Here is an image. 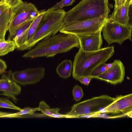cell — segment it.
<instances>
[{"label": "cell", "mask_w": 132, "mask_h": 132, "mask_svg": "<svg viewBox=\"0 0 132 132\" xmlns=\"http://www.w3.org/2000/svg\"><path fill=\"white\" fill-rule=\"evenodd\" d=\"M9 113L0 111V118H5Z\"/></svg>", "instance_id": "obj_32"}, {"label": "cell", "mask_w": 132, "mask_h": 132, "mask_svg": "<svg viewBox=\"0 0 132 132\" xmlns=\"http://www.w3.org/2000/svg\"><path fill=\"white\" fill-rule=\"evenodd\" d=\"M46 12L45 10H40L39 13L28 28L14 41L16 48L26 43L32 37L36 32L42 18Z\"/></svg>", "instance_id": "obj_15"}, {"label": "cell", "mask_w": 132, "mask_h": 132, "mask_svg": "<svg viewBox=\"0 0 132 132\" xmlns=\"http://www.w3.org/2000/svg\"><path fill=\"white\" fill-rule=\"evenodd\" d=\"M45 72L43 67L28 68L13 72L11 77L17 83L25 85L39 81L44 77Z\"/></svg>", "instance_id": "obj_9"}, {"label": "cell", "mask_w": 132, "mask_h": 132, "mask_svg": "<svg viewBox=\"0 0 132 132\" xmlns=\"http://www.w3.org/2000/svg\"><path fill=\"white\" fill-rule=\"evenodd\" d=\"M72 92L74 99L77 102L79 101L84 96L82 87L77 85L73 87Z\"/></svg>", "instance_id": "obj_24"}, {"label": "cell", "mask_w": 132, "mask_h": 132, "mask_svg": "<svg viewBox=\"0 0 132 132\" xmlns=\"http://www.w3.org/2000/svg\"><path fill=\"white\" fill-rule=\"evenodd\" d=\"M114 53L113 45L92 51H84L79 48L73 62V78L78 80L81 77H91L94 68L101 63H105Z\"/></svg>", "instance_id": "obj_2"}, {"label": "cell", "mask_w": 132, "mask_h": 132, "mask_svg": "<svg viewBox=\"0 0 132 132\" xmlns=\"http://www.w3.org/2000/svg\"><path fill=\"white\" fill-rule=\"evenodd\" d=\"M108 21V18L104 17L87 20L63 25L59 32L76 36L91 34L102 31Z\"/></svg>", "instance_id": "obj_7"}, {"label": "cell", "mask_w": 132, "mask_h": 132, "mask_svg": "<svg viewBox=\"0 0 132 132\" xmlns=\"http://www.w3.org/2000/svg\"><path fill=\"white\" fill-rule=\"evenodd\" d=\"M132 25L109 21L102 30L104 39L108 45L116 43L121 45L127 39L131 41Z\"/></svg>", "instance_id": "obj_8"}, {"label": "cell", "mask_w": 132, "mask_h": 132, "mask_svg": "<svg viewBox=\"0 0 132 132\" xmlns=\"http://www.w3.org/2000/svg\"><path fill=\"white\" fill-rule=\"evenodd\" d=\"M7 68V66L5 62L0 59V74L4 73Z\"/></svg>", "instance_id": "obj_28"}, {"label": "cell", "mask_w": 132, "mask_h": 132, "mask_svg": "<svg viewBox=\"0 0 132 132\" xmlns=\"http://www.w3.org/2000/svg\"><path fill=\"white\" fill-rule=\"evenodd\" d=\"M11 17L10 9H7L0 16V41H4L7 31L8 30Z\"/></svg>", "instance_id": "obj_16"}, {"label": "cell", "mask_w": 132, "mask_h": 132, "mask_svg": "<svg viewBox=\"0 0 132 132\" xmlns=\"http://www.w3.org/2000/svg\"><path fill=\"white\" fill-rule=\"evenodd\" d=\"M113 64V62L112 63L106 64L105 67L106 70L111 68Z\"/></svg>", "instance_id": "obj_33"}, {"label": "cell", "mask_w": 132, "mask_h": 132, "mask_svg": "<svg viewBox=\"0 0 132 132\" xmlns=\"http://www.w3.org/2000/svg\"><path fill=\"white\" fill-rule=\"evenodd\" d=\"M115 99L106 95L93 97L74 105L66 114L71 118H77L104 113L105 109Z\"/></svg>", "instance_id": "obj_5"}, {"label": "cell", "mask_w": 132, "mask_h": 132, "mask_svg": "<svg viewBox=\"0 0 132 132\" xmlns=\"http://www.w3.org/2000/svg\"><path fill=\"white\" fill-rule=\"evenodd\" d=\"M0 108L9 109L19 111L22 109L14 104L8 98L0 97Z\"/></svg>", "instance_id": "obj_22"}, {"label": "cell", "mask_w": 132, "mask_h": 132, "mask_svg": "<svg viewBox=\"0 0 132 132\" xmlns=\"http://www.w3.org/2000/svg\"><path fill=\"white\" fill-rule=\"evenodd\" d=\"M10 11L11 17L7 39L9 40H11L12 36L19 26L26 21L35 18L40 12L34 4L25 2H23L16 7L10 9Z\"/></svg>", "instance_id": "obj_6"}, {"label": "cell", "mask_w": 132, "mask_h": 132, "mask_svg": "<svg viewBox=\"0 0 132 132\" xmlns=\"http://www.w3.org/2000/svg\"><path fill=\"white\" fill-rule=\"evenodd\" d=\"M22 1L21 0H3V3L10 9L18 5Z\"/></svg>", "instance_id": "obj_26"}, {"label": "cell", "mask_w": 132, "mask_h": 132, "mask_svg": "<svg viewBox=\"0 0 132 132\" xmlns=\"http://www.w3.org/2000/svg\"><path fill=\"white\" fill-rule=\"evenodd\" d=\"M115 2L114 6H118L125 4L128 0H113Z\"/></svg>", "instance_id": "obj_30"}, {"label": "cell", "mask_w": 132, "mask_h": 132, "mask_svg": "<svg viewBox=\"0 0 132 132\" xmlns=\"http://www.w3.org/2000/svg\"><path fill=\"white\" fill-rule=\"evenodd\" d=\"M65 13L63 9L46 11L35 33L27 42L17 48V50L23 51L29 49L43 39L56 34L63 26Z\"/></svg>", "instance_id": "obj_4"}, {"label": "cell", "mask_w": 132, "mask_h": 132, "mask_svg": "<svg viewBox=\"0 0 132 132\" xmlns=\"http://www.w3.org/2000/svg\"><path fill=\"white\" fill-rule=\"evenodd\" d=\"M39 111H40L45 116L50 117L52 114L59 112L60 110L59 108H57L52 109L44 101L40 102L38 107Z\"/></svg>", "instance_id": "obj_20"}, {"label": "cell", "mask_w": 132, "mask_h": 132, "mask_svg": "<svg viewBox=\"0 0 132 132\" xmlns=\"http://www.w3.org/2000/svg\"><path fill=\"white\" fill-rule=\"evenodd\" d=\"M11 71L8 74H3L0 79V94L12 99L16 103L18 99L16 96L19 95L21 91V87L11 77Z\"/></svg>", "instance_id": "obj_11"}, {"label": "cell", "mask_w": 132, "mask_h": 132, "mask_svg": "<svg viewBox=\"0 0 132 132\" xmlns=\"http://www.w3.org/2000/svg\"><path fill=\"white\" fill-rule=\"evenodd\" d=\"M8 8L9 7L3 2L0 4V16L3 12Z\"/></svg>", "instance_id": "obj_31"}, {"label": "cell", "mask_w": 132, "mask_h": 132, "mask_svg": "<svg viewBox=\"0 0 132 132\" xmlns=\"http://www.w3.org/2000/svg\"><path fill=\"white\" fill-rule=\"evenodd\" d=\"M72 67V61L69 60H65L57 66L56 72L61 77L66 78L69 77Z\"/></svg>", "instance_id": "obj_17"}, {"label": "cell", "mask_w": 132, "mask_h": 132, "mask_svg": "<svg viewBox=\"0 0 132 132\" xmlns=\"http://www.w3.org/2000/svg\"><path fill=\"white\" fill-rule=\"evenodd\" d=\"M110 12L109 0H81L66 12L63 25L101 17L108 18Z\"/></svg>", "instance_id": "obj_3"}, {"label": "cell", "mask_w": 132, "mask_h": 132, "mask_svg": "<svg viewBox=\"0 0 132 132\" xmlns=\"http://www.w3.org/2000/svg\"><path fill=\"white\" fill-rule=\"evenodd\" d=\"M15 48L16 46L13 40H7L0 41V56L13 51Z\"/></svg>", "instance_id": "obj_19"}, {"label": "cell", "mask_w": 132, "mask_h": 132, "mask_svg": "<svg viewBox=\"0 0 132 132\" xmlns=\"http://www.w3.org/2000/svg\"><path fill=\"white\" fill-rule=\"evenodd\" d=\"M132 4V0H128L124 4L114 6V11L108 17L109 21L132 25L129 16V11Z\"/></svg>", "instance_id": "obj_14"}, {"label": "cell", "mask_w": 132, "mask_h": 132, "mask_svg": "<svg viewBox=\"0 0 132 132\" xmlns=\"http://www.w3.org/2000/svg\"><path fill=\"white\" fill-rule=\"evenodd\" d=\"M112 67L95 78L115 85L121 82L125 76V68L120 60H115Z\"/></svg>", "instance_id": "obj_10"}, {"label": "cell", "mask_w": 132, "mask_h": 132, "mask_svg": "<svg viewBox=\"0 0 132 132\" xmlns=\"http://www.w3.org/2000/svg\"><path fill=\"white\" fill-rule=\"evenodd\" d=\"M106 63H103L96 67L91 72L90 76L93 78L96 77L103 73L106 70L105 67Z\"/></svg>", "instance_id": "obj_25"}, {"label": "cell", "mask_w": 132, "mask_h": 132, "mask_svg": "<svg viewBox=\"0 0 132 132\" xmlns=\"http://www.w3.org/2000/svg\"><path fill=\"white\" fill-rule=\"evenodd\" d=\"M36 44L22 57L33 59L53 57L58 54L67 52L73 48H79L80 46L77 36L61 33L47 37Z\"/></svg>", "instance_id": "obj_1"}, {"label": "cell", "mask_w": 132, "mask_h": 132, "mask_svg": "<svg viewBox=\"0 0 132 132\" xmlns=\"http://www.w3.org/2000/svg\"><path fill=\"white\" fill-rule=\"evenodd\" d=\"M132 111V94L118 95L104 109L105 113H118Z\"/></svg>", "instance_id": "obj_12"}, {"label": "cell", "mask_w": 132, "mask_h": 132, "mask_svg": "<svg viewBox=\"0 0 132 132\" xmlns=\"http://www.w3.org/2000/svg\"><path fill=\"white\" fill-rule=\"evenodd\" d=\"M35 18L29 20L19 26L16 30L12 36L11 40L14 41L16 40L28 28Z\"/></svg>", "instance_id": "obj_21"}, {"label": "cell", "mask_w": 132, "mask_h": 132, "mask_svg": "<svg viewBox=\"0 0 132 132\" xmlns=\"http://www.w3.org/2000/svg\"><path fill=\"white\" fill-rule=\"evenodd\" d=\"M101 32L77 36L79 42V48L85 51H92L100 49L103 42Z\"/></svg>", "instance_id": "obj_13"}, {"label": "cell", "mask_w": 132, "mask_h": 132, "mask_svg": "<svg viewBox=\"0 0 132 132\" xmlns=\"http://www.w3.org/2000/svg\"><path fill=\"white\" fill-rule=\"evenodd\" d=\"M75 0H62L46 10L47 11L62 9L64 7L73 4Z\"/></svg>", "instance_id": "obj_23"}, {"label": "cell", "mask_w": 132, "mask_h": 132, "mask_svg": "<svg viewBox=\"0 0 132 132\" xmlns=\"http://www.w3.org/2000/svg\"><path fill=\"white\" fill-rule=\"evenodd\" d=\"M3 0H0V4L3 2Z\"/></svg>", "instance_id": "obj_34"}, {"label": "cell", "mask_w": 132, "mask_h": 132, "mask_svg": "<svg viewBox=\"0 0 132 132\" xmlns=\"http://www.w3.org/2000/svg\"><path fill=\"white\" fill-rule=\"evenodd\" d=\"M93 78L89 77H84L79 78L78 80L82 84L86 85H88Z\"/></svg>", "instance_id": "obj_27"}, {"label": "cell", "mask_w": 132, "mask_h": 132, "mask_svg": "<svg viewBox=\"0 0 132 132\" xmlns=\"http://www.w3.org/2000/svg\"><path fill=\"white\" fill-rule=\"evenodd\" d=\"M39 111L37 108H32L27 107L22 109L19 112L14 113H10L6 116V118H24L29 117L33 116L35 112Z\"/></svg>", "instance_id": "obj_18"}, {"label": "cell", "mask_w": 132, "mask_h": 132, "mask_svg": "<svg viewBox=\"0 0 132 132\" xmlns=\"http://www.w3.org/2000/svg\"><path fill=\"white\" fill-rule=\"evenodd\" d=\"M51 117L55 118H71L70 116L66 114H61L59 112L56 113L52 114L50 117Z\"/></svg>", "instance_id": "obj_29"}]
</instances>
